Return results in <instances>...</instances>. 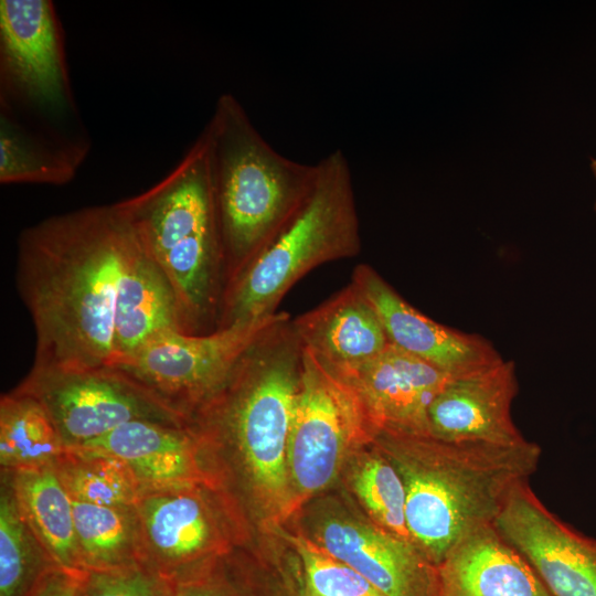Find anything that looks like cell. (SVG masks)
Here are the masks:
<instances>
[{
  "mask_svg": "<svg viewBox=\"0 0 596 596\" xmlns=\"http://www.w3.org/2000/svg\"><path fill=\"white\" fill-rule=\"evenodd\" d=\"M135 235L115 205L86 206L24 228L17 287L32 319V366L107 368L119 281Z\"/></svg>",
  "mask_w": 596,
  "mask_h": 596,
  "instance_id": "1",
  "label": "cell"
},
{
  "mask_svg": "<svg viewBox=\"0 0 596 596\" xmlns=\"http://www.w3.org/2000/svg\"><path fill=\"white\" fill-rule=\"evenodd\" d=\"M301 371L302 345L289 316L242 354L187 421L201 450L231 448L252 497L276 517L296 509L288 448Z\"/></svg>",
  "mask_w": 596,
  "mask_h": 596,
  "instance_id": "2",
  "label": "cell"
},
{
  "mask_svg": "<svg viewBox=\"0 0 596 596\" xmlns=\"http://www.w3.org/2000/svg\"><path fill=\"white\" fill-rule=\"evenodd\" d=\"M374 444L398 470L413 543L438 565L465 536L494 524L512 490L538 470L542 449L382 432Z\"/></svg>",
  "mask_w": 596,
  "mask_h": 596,
  "instance_id": "3",
  "label": "cell"
},
{
  "mask_svg": "<svg viewBox=\"0 0 596 596\" xmlns=\"http://www.w3.org/2000/svg\"><path fill=\"white\" fill-rule=\"evenodd\" d=\"M115 205L171 284L182 330L215 327L223 251L205 134L159 182Z\"/></svg>",
  "mask_w": 596,
  "mask_h": 596,
  "instance_id": "4",
  "label": "cell"
},
{
  "mask_svg": "<svg viewBox=\"0 0 596 596\" xmlns=\"http://www.w3.org/2000/svg\"><path fill=\"white\" fill-rule=\"evenodd\" d=\"M203 132L222 242L224 285L298 210L312 189L317 163H301L277 152L230 93L220 95Z\"/></svg>",
  "mask_w": 596,
  "mask_h": 596,
  "instance_id": "5",
  "label": "cell"
},
{
  "mask_svg": "<svg viewBox=\"0 0 596 596\" xmlns=\"http://www.w3.org/2000/svg\"><path fill=\"white\" fill-rule=\"evenodd\" d=\"M350 163L341 149L317 162L312 189L278 233L223 285L215 329L277 312L311 269L360 254ZM214 329V330H215Z\"/></svg>",
  "mask_w": 596,
  "mask_h": 596,
  "instance_id": "6",
  "label": "cell"
},
{
  "mask_svg": "<svg viewBox=\"0 0 596 596\" xmlns=\"http://www.w3.org/2000/svg\"><path fill=\"white\" fill-rule=\"evenodd\" d=\"M0 110L51 134L76 119L62 24L51 0L0 1Z\"/></svg>",
  "mask_w": 596,
  "mask_h": 596,
  "instance_id": "7",
  "label": "cell"
},
{
  "mask_svg": "<svg viewBox=\"0 0 596 596\" xmlns=\"http://www.w3.org/2000/svg\"><path fill=\"white\" fill-rule=\"evenodd\" d=\"M287 312L236 322L206 333L169 331L107 366L187 425L224 382L242 354Z\"/></svg>",
  "mask_w": 596,
  "mask_h": 596,
  "instance_id": "8",
  "label": "cell"
},
{
  "mask_svg": "<svg viewBox=\"0 0 596 596\" xmlns=\"http://www.w3.org/2000/svg\"><path fill=\"white\" fill-rule=\"evenodd\" d=\"M375 438L350 390L302 347V371L288 448L295 508L326 489L348 457L374 444Z\"/></svg>",
  "mask_w": 596,
  "mask_h": 596,
  "instance_id": "9",
  "label": "cell"
},
{
  "mask_svg": "<svg viewBox=\"0 0 596 596\" xmlns=\"http://www.w3.org/2000/svg\"><path fill=\"white\" fill-rule=\"evenodd\" d=\"M17 389L44 406L66 448L81 446L134 419L187 426L179 416L109 368L32 366Z\"/></svg>",
  "mask_w": 596,
  "mask_h": 596,
  "instance_id": "10",
  "label": "cell"
},
{
  "mask_svg": "<svg viewBox=\"0 0 596 596\" xmlns=\"http://www.w3.org/2000/svg\"><path fill=\"white\" fill-rule=\"evenodd\" d=\"M494 526L552 596H596V539L551 512L529 481L512 490Z\"/></svg>",
  "mask_w": 596,
  "mask_h": 596,
  "instance_id": "11",
  "label": "cell"
},
{
  "mask_svg": "<svg viewBox=\"0 0 596 596\" xmlns=\"http://www.w3.org/2000/svg\"><path fill=\"white\" fill-rule=\"evenodd\" d=\"M324 366L353 394L376 436L429 435V406L451 377L392 343L363 362Z\"/></svg>",
  "mask_w": 596,
  "mask_h": 596,
  "instance_id": "12",
  "label": "cell"
},
{
  "mask_svg": "<svg viewBox=\"0 0 596 596\" xmlns=\"http://www.w3.org/2000/svg\"><path fill=\"white\" fill-rule=\"evenodd\" d=\"M207 489L142 491L135 504L145 564L172 582L214 564L226 551L219 521L203 494Z\"/></svg>",
  "mask_w": 596,
  "mask_h": 596,
  "instance_id": "13",
  "label": "cell"
},
{
  "mask_svg": "<svg viewBox=\"0 0 596 596\" xmlns=\"http://www.w3.org/2000/svg\"><path fill=\"white\" fill-rule=\"evenodd\" d=\"M351 283L376 311L390 343L448 375H462L502 360L483 337L446 327L415 309L370 265H358Z\"/></svg>",
  "mask_w": 596,
  "mask_h": 596,
  "instance_id": "14",
  "label": "cell"
},
{
  "mask_svg": "<svg viewBox=\"0 0 596 596\" xmlns=\"http://www.w3.org/2000/svg\"><path fill=\"white\" fill-rule=\"evenodd\" d=\"M518 389L514 363L503 359L451 376L429 406V435L448 441H524L511 413Z\"/></svg>",
  "mask_w": 596,
  "mask_h": 596,
  "instance_id": "15",
  "label": "cell"
},
{
  "mask_svg": "<svg viewBox=\"0 0 596 596\" xmlns=\"http://www.w3.org/2000/svg\"><path fill=\"white\" fill-rule=\"evenodd\" d=\"M316 543L386 596H437V568L412 542L375 523L331 518Z\"/></svg>",
  "mask_w": 596,
  "mask_h": 596,
  "instance_id": "16",
  "label": "cell"
},
{
  "mask_svg": "<svg viewBox=\"0 0 596 596\" xmlns=\"http://www.w3.org/2000/svg\"><path fill=\"white\" fill-rule=\"evenodd\" d=\"M72 448H85L120 459L134 475L141 492L213 488L199 441L188 426L134 419Z\"/></svg>",
  "mask_w": 596,
  "mask_h": 596,
  "instance_id": "17",
  "label": "cell"
},
{
  "mask_svg": "<svg viewBox=\"0 0 596 596\" xmlns=\"http://www.w3.org/2000/svg\"><path fill=\"white\" fill-rule=\"evenodd\" d=\"M436 568L437 596H552L494 524L460 540Z\"/></svg>",
  "mask_w": 596,
  "mask_h": 596,
  "instance_id": "18",
  "label": "cell"
},
{
  "mask_svg": "<svg viewBox=\"0 0 596 596\" xmlns=\"http://www.w3.org/2000/svg\"><path fill=\"white\" fill-rule=\"evenodd\" d=\"M291 323L302 347L331 368L363 362L390 344L376 311L353 283Z\"/></svg>",
  "mask_w": 596,
  "mask_h": 596,
  "instance_id": "19",
  "label": "cell"
},
{
  "mask_svg": "<svg viewBox=\"0 0 596 596\" xmlns=\"http://www.w3.org/2000/svg\"><path fill=\"white\" fill-rule=\"evenodd\" d=\"M169 331H183L174 290L136 238L119 281L109 365Z\"/></svg>",
  "mask_w": 596,
  "mask_h": 596,
  "instance_id": "20",
  "label": "cell"
},
{
  "mask_svg": "<svg viewBox=\"0 0 596 596\" xmlns=\"http://www.w3.org/2000/svg\"><path fill=\"white\" fill-rule=\"evenodd\" d=\"M88 149L86 139L61 137L0 110L1 184H66Z\"/></svg>",
  "mask_w": 596,
  "mask_h": 596,
  "instance_id": "21",
  "label": "cell"
},
{
  "mask_svg": "<svg viewBox=\"0 0 596 596\" xmlns=\"http://www.w3.org/2000/svg\"><path fill=\"white\" fill-rule=\"evenodd\" d=\"M33 534L57 564L81 568L70 497L52 466L1 469ZM83 570V568H82Z\"/></svg>",
  "mask_w": 596,
  "mask_h": 596,
  "instance_id": "22",
  "label": "cell"
},
{
  "mask_svg": "<svg viewBox=\"0 0 596 596\" xmlns=\"http://www.w3.org/2000/svg\"><path fill=\"white\" fill-rule=\"evenodd\" d=\"M73 514L81 568L105 571L145 564L135 505L110 507L73 500Z\"/></svg>",
  "mask_w": 596,
  "mask_h": 596,
  "instance_id": "23",
  "label": "cell"
},
{
  "mask_svg": "<svg viewBox=\"0 0 596 596\" xmlns=\"http://www.w3.org/2000/svg\"><path fill=\"white\" fill-rule=\"evenodd\" d=\"M65 449L52 418L35 397L17 387L1 396V469L52 466Z\"/></svg>",
  "mask_w": 596,
  "mask_h": 596,
  "instance_id": "24",
  "label": "cell"
},
{
  "mask_svg": "<svg viewBox=\"0 0 596 596\" xmlns=\"http://www.w3.org/2000/svg\"><path fill=\"white\" fill-rule=\"evenodd\" d=\"M52 467L74 501L134 507L141 492L129 468L104 453L66 448Z\"/></svg>",
  "mask_w": 596,
  "mask_h": 596,
  "instance_id": "25",
  "label": "cell"
},
{
  "mask_svg": "<svg viewBox=\"0 0 596 596\" xmlns=\"http://www.w3.org/2000/svg\"><path fill=\"white\" fill-rule=\"evenodd\" d=\"M2 475V473H1ZM56 564L20 513L6 476L0 494V596H29Z\"/></svg>",
  "mask_w": 596,
  "mask_h": 596,
  "instance_id": "26",
  "label": "cell"
},
{
  "mask_svg": "<svg viewBox=\"0 0 596 596\" xmlns=\"http://www.w3.org/2000/svg\"><path fill=\"white\" fill-rule=\"evenodd\" d=\"M363 456L351 477L355 494L373 523L412 541L405 517V486L398 470L380 449Z\"/></svg>",
  "mask_w": 596,
  "mask_h": 596,
  "instance_id": "27",
  "label": "cell"
},
{
  "mask_svg": "<svg viewBox=\"0 0 596 596\" xmlns=\"http://www.w3.org/2000/svg\"><path fill=\"white\" fill-rule=\"evenodd\" d=\"M298 560V573L315 596H386L365 577L330 555L315 541L288 535Z\"/></svg>",
  "mask_w": 596,
  "mask_h": 596,
  "instance_id": "28",
  "label": "cell"
},
{
  "mask_svg": "<svg viewBox=\"0 0 596 596\" xmlns=\"http://www.w3.org/2000/svg\"><path fill=\"white\" fill-rule=\"evenodd\" d=\"M82 596H173V582L146 564L87 571Z\"/></svg>",
  "mask_w": 596,
  "mask_h": 596,
  "instance_id": "29",
  "label": "cell"
},
{
  "mask_svg": "<svg viewBox=\"0 0 596 596\" xmlns=\"http://www.w3.org/2000/svg\"><path fill=\"white\" fill-rule=\"evenodd\" d=\"M214 564L173 581V596H244Z\"/></svg>",
  "mask_w": 596,
  "mask_h": 596,
  "instance_id": "30",
  "label": "cell"
},
{
  "mask_svg": "<svg viewBox=\"0 0 596 596\" xmlns=\"http://www.w3.org/2000/svg\"><path fill=\"white\" fill-rule=\"evenodd\" d=\"M87 571L54 564L29 596H82Z\"/></svg>",
  "mask_w": 596,
  "mask_h": 596,
  "instance_id": "31",
  "label": "cell"
},
{
  "mask_svg": "<svg viewBox=\"0 0 596 596\" xmlns=\"http://www.w3.org/2000/svg\"><path fill=\"white\" fill-rule=\"evenodd\" d=\"M283 596H315L304 585L298 571L290 579H284Z\"/></svg>",
  "mask_w": 596,
  "mask_h": 596,
  "instance_id": "32",
  "label": "cell"
},
{
  "mask_svg": "<svg viewBox=\"0 0 596 596\" xmlns=\"http://www.w3.org/2000/svg\"><path fill=\"white\" fill-rule=\"evenodd\" d=\"M590 168H592V171H593V173H594V175H595V178H596V157H594V158L592 159Z\"/></svg>",
  "mask_w": 596,
  "mask_h": 596,
  "instance_id": "33",
  "label": "cell"
}]
</instances>
